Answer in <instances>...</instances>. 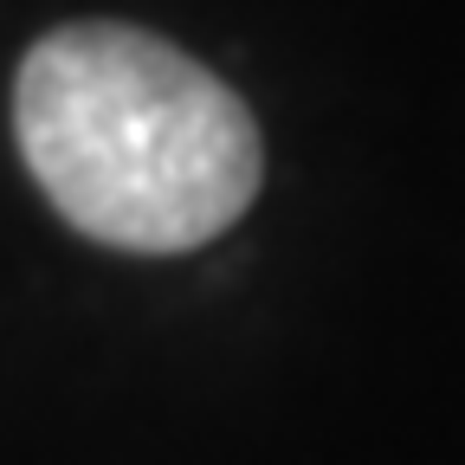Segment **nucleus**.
Segmentation results:
<instances>
[{"instance_id": "f257e3e1", "label": "nucleus", "mask_w": 465, "mask_h": 465, "mask_svg": "<svg viewBox=\"0 0 465 465\" xmlns=\"http://www.w3.org/2000/svg\"><path fill=\"white\" fill-rule=\"evenodd\" d=\"M20 155L78 232L124 252H188L259 194L252 110L143 26H58L14 84Z\"/></svg>"}]
</instances>
